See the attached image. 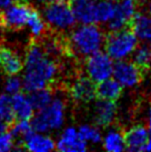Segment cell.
I'll return each mask as SVG.
<instances>
[{"label": "cell", "mask_w": 151, "mask_h": 152, "mask_svg": "<svg viewBox=\"0 0 151 152\" xmlns=\"http://www.w3.org/2000/svg\"><path fill=\"white\" fill-rule=\"evenodd\" d=\"M86 71L88 77L96 83L106 80L111 77L113 72L112 58L108 53L100 50L87 57Z\"/></svg>", "instance_id": "7"}, {"label": "cell", "mask_w": 151, "mask_h": 152, "mask_svg": "<svg viewBox=\"0 0 151 152\" xmlns=\"http://www.w3.org/2000/svg\"><path fill=\"white\" fill-rule=\"evenodd\" d=\"M0 119L7 123L9 127L17 120L13 112L11 98L6 93L0 96Z\"/></svg>", "instance_id": "25"}, {"label": "cell", "mask_w": 151, "mask_h": 152, "mask_svg": "<svg viewBox=\"0 0 151 152\" xmlns=\"http://www.w3.org/2000/svg\"><path fill=\"white\" fill-rule=\"evenodd\" d=\"M68 37L72 57H88L101 49L105 43L103 31L95 23L82 25L72 30Z\"/></svg>", "instance_id": "2"}, {"label": "cell", "mask_w": 151, "mask_h": 152, "mask_svg": "<svg viewBox=\"0 0 151 152\" xmlns=\"http://www.w3.org/2000/svg\"><path fill=\"white\" fill-rule=\"evenodd\" d=\"M15 139L10 132H4L0 134V151H10L15 149Z\"/></svg>", "instance_id": "28"}, {"label": "cell", "mask_w": 151, "mask_h": 152, "mask_svg": "<svg viewBox=\"0 0 151 152\" xmlns=\"http://www.w3.org/2000/svg\"><path fill=\"white\" fill-rule=\"evenodd\" d=\"M25 64L26 73L22 86L26 91L31 92L42 88L57 90L61 71L60 59L52 57L47 51L41 39L30 38L26 47Z\"/></svg>", "instance_id": "1"}, {"label": "cell", "mask_w": 151, "mask_h": 152, "mask_svg": "<svg viewBox=\"0 0 151 152\" xmlns=\"http://www.w3.org/2000/svg\"><path fill=\"white\" fill-rule=\"evenodd\" d=\"M56 149V142L48 135L36 134L31 132L21 142V150L34 152H47Z\"/></svg>", "instance_id": "16"}, {"label": "cell", "mask_w": 151, "mask_h": 152, "mask_svg": "<svg viewBox=\"0 0 151 152\" xmlns=\"http://www.w3.org/2000/svg\"><path fill=\"white\" fill-rule=\"evenodd\" d=\"M103 149L107 151L111 152H119L126 149V144H125V137H123V132L117 130V129H112L110 130L103 138Z\"/></svg>", "instance_id": "21"}, {"label": "cell", "mask_w": 151, "mask_h": 152, "mask_svg": "<svg viewBox=\"0 0 151 152\" xmlns=\"http://www.w3.org/2000/svg\"><path fill=\"white\" fill-rule=\"evenodd\" d=\"M149 131H151V109H150V111H149Z\"/></svg>", "instance_id": "34"}, {"label": "cell", "mask_w": 151, "mask_h": 152, "mask_svg": "<svg viewBox=\"0 0 151 152\" xmlns=\"http://www.w3.org/2000/svg\"><path fill=\"white\" fill-rule=\"evenodd\" d=\"M56 149L62 152H84L87 150V143L80 138L76 129L67 128L56 143Z\"/></svg>", "instance_id": "12"}, {"label": "cell", "mask_w": 151, "mask_h": 152, "mask_svg": "<svg viewBox=\"0 0 151 152\" xmlns=\"http://www.w3.org/2000/svg\"><path fill=\"white\" fill-rule=\"evenodd\" d=\"M105 50L114 60H122L138 47V38L130 28L111 30L105 38Z\"/></svg>", "instance_id": "3"}, {"label": "cell", "mask_w": 151, "mask_h": 152, "mask_svg": "<svg viewBox=\"0 0 151 152\" xmlns=\"http://www.w3.org/2000/svg\"><path fill=\"white\" fill-rule=\"evenodd\" d=\"M13 112L17 119L20 120H31L34 117V107L30 102L29 98H27L23 93H15L11 98Z\"/></svg>", "instance_id": "19"}, {"label": "cell", "mask_w": 151, "mask_h": 152, "mask_svg": "<svg viewBox=\"0 0 151 152\" xmlns=\"http://www.w3.org/2000/svg\"><path fill=\"white\" fill-rule=\"evenodd\" d=\"M129 28L136 34L138 39L151 42V15L137 13Z\"/></svg>", "instance_id": "18"}, {"label": "cell", "mask_w": 151, "mask_h": 152, "mask_svg": "<svg viewBox=\"0 0 151 152\" xmlns=\"http://www.w3.org/2000/svg\"><path fill=\"white\" fill-rule=\"evenodd\" d=\"M27 25L29 26L30 29H31L32 37L37 39L42 38L50 30V27L47 23L46 20L42 18L40 11L37 8H34V6H31L29 19H28V23Z\"/></svg>", "instance_id": "20"}, {"label": "cell", "mask_w": 151, "mask_h": 152, "mask_svg": "<svg viewBox=\"0 0 151 152\" xmlns=\"http://www.w3.org/2000/svg\"><path fill=\"white\" fill-rule=\"evenodd\" d=\"M54 91L55 90L51 88H42L31 91L29 96V100L32 107H34V109L37 110V111H40L43 108H46L52 101Z\"/></svg>", "instance_id": "22"}, {"label": "cell", "mask_w": 151, "mask_h": 152, "mask_svg": "<svg viewBox=\"0 0 151 152\" xmlns=\"http://www.w3.org/2000/svg\"><path fill=\"white\" fill-rule=\"evenodd\" d=\"M112 75L122 87H134L143 79V72L133 62L122 60L113 66Z\"/></svg>", "instance_id": "10"}, {"label": "cell", "mask_w": 151, "mask_h": 152, "mask_svg": "<svg viewBox=\"0 0 151 152\" xmlns=\"http://www.w3.org/2000/svg\"><path fill=\"white\" fill-rule=\"evenodd\" d=\"M133 64L143 72L147 73L151 69V46L142 45L133 51Z\"/></svg>", "instance_id": "23"}, {"label": "cell", "mask_w": 151, "mask_h": 152, "mask_svg": "<svg viewBox=\"0 0 151 152\" xmlns=\"http://www.w3.org/2000/svg\"><path fill=\"white\" fill-rule=\"evenodd\" d=\"M23 61L12 48L0 45V71L7 77L16 76L22 70Z\"/></svg>", "instance_id": "11"}, {"label": "cell", "mask_w": 151, "mask_h": 152, "mask_svg": "<svg viewBox=\"0 0 151 152\" xmlns=\"http://www.w3.org/2000/svg\"><path fill=\"white\" fill-rule=\"evenodd\" d=\"M139 0H116V10L108 21L110 30L129 28L132 19L137 15Z\"/></svg>", "instance_id": "8"}, {"label": "cell", "mask_w": 151, "mask_h": 152, "mask_svg": "<svg viewBox=\"0 0 151 152\" xmlns=\"http://www.w3.org/2000/svg\"><path fill=\"white\" fill-rule=\"evenodd\" d=\"M21 88H22V81L20 80V78L15 76L8 77V79L6 81V91L8 94H15V93L20 92Z\"/></svg>", "instance_id": "27"}, {"label": "cell", "mask_w": 151, "mask_h": 152, "mask_svg": "<svg viewBox=\"0 0 151 152\" xmlns=\"http://www.w3.org/2000/svg\"><path fill=\"white\" fill-rule=\"evenodd\" d=\"M126 149L129 151H142L146 150L149 132L142 124H137L123 132Z\"/></svg>", "instance_id": "13"}, {"label": "cell", "mask_w": 151, "mask_h": 152, "mask_svg": "<svg viewBox=\"0 0 151 152\" xmlns=\"http://www.w3.org/2000/svg\"><path fill=\"white\" fill-rule=\"evenodd\" d=\"M66 103L62 99L57 98L31 119V128L37 132L56 130L62 126L65 121Z\"/></svg>", "instance_id": "4"}, {"label": "cell", "mask_w": 151, "mask_h": 152, "mask_svg": "<svg viewBox=\"0 0 151 152\" xmlns=\"http://www.w3.org/2000/svg\"><path fill=\"white\" fill-rule=\"evenodd\" d=\"M4 28H2V26L0 25V41L2 40V37H4Z\"/></svg>", "instance_id": "33"}, {"label": "cell", "mask_w": 151, "mask_h": 152, "mask_svg": "<svg viewBox=\"0 0 151 152\" xmlns=\"http://www.w3.org/2000/svg\"><path fill=\"white\" fill-rule=\"evenodd\" d=\"M122 86L116 79H106L96 87V97L102 100L117 101L122 96Z\"/></svg>", "instance_id": "17"}, {"label": "cell", "mask_w": 151, "mask_h": 152, "mask_svg": "<svg viewBox=\"0 0 151 152\" xmlns=\"http://www.w3.org/2000/svg\"><path fill=\"white\" fill-rule=\"evenodd\" d=\"M13 4H15V0H0V10L8 8Z\"/></svg>", "instance_id": "29"}, {"label": "cell", "mask_w": 151, "mask_h": 152, "mask_svg": "<svg viewBox=\"0 0 151 152\" xmlns=\"http://www.w3.org/2000/svg\"><path fill=\"white\" fill-rule=\"evenodd\" d=\"M8 129H9L8 124L0 119V134H2V133H4V132H7Z\"/></svg>", "instance_id": "30"}, {"label": "cell", "mask_w": 151, "mask_h": 152, "mask_svg": "<svg viewBox=\"0 0 151 152\" xmlns=\"http://www.w3.org/2000/svg\"><path fill=\"white\" fill-rule=\"evenodd\" d=\"M31 6L32 4L30 2L13 4L8 8L0 10V25L8 31H19L23 29L28 23Z\"/></svg>", "instance_id": "6"}, {"label": "cell", "mask_w": 151, "mask_h": 152, "mask_svg": "<svg viewBox=\"0 0 151 152\" xmlns=\"http://www.w3.org/2000/svg\"><path fill=\"white\" fill-rule=\"evenodd\" d=\"M34 1L39 2V4H48V2H50V1H54V0H34ZM59 1H68V0H59Z\"/></svg>", "instance_id": "31"}, {"label": "cell", "mask_w": 151, "mask_h": 152, "mask_svg": "<svg viewBox=\"0 0 151 152\" xmlns=\"http://www.w3.org/2000/svg\"><path fill=\"white\" fill-rule=\"evenodd\" d=\"M45 20L52 30L61 31L72 28L77 19L72 11L70 0L59 1L54 0L45 4L43 8Z\"/></svg>", "instance_id": "5"}, {"label": "cell", "mask_w": 151, "mask_h": 152, "mask_svg": "<svg viewBox=\"0 0 151 152\" xmlns=\"http://www.w3.org/2000/svg\"><path fill=\"white\" fill-rule=\"evenodd\" d=\"M70 4L77 21L82 25L97 23L96 2L93 0H70Z\"/></svg>", "instance_id": "15"}, {"label": "cell", "mask_w": 151, "mask_h": 152, "mask_svg": "<svg viewBox=\"0 0 151 152\" xmlns=\"http://www.w3.org/2000/svg\"><path fill=\"white\" fill-rule=\"evenodd\" d=\"M80 138L86 141V142H92V143H99L101 141V133L98 130V128L89 126V124H84L79 128Z\"/></svg>", "instance_id": "26"}, {"label": "cell", "mask_w": 151, "mask_h": 152, "mask_svg": "<svg viewBox=\"0 0 151 152\" xmlns=\"http://www.w3.org/2000/svg\"><path fill=\"white\" fill-rule=\"evenodd\" d=\"M146 8H147V12L149 13V15H151V0H147Z\"/></svg>", "instance_id": "32"}, {"label": "cell", "mask_w": 151, "mask_h": 152, "mask_svg": "<svg viewBox=\"0 0 151 152\" xmlns=\"http://www.w3.org/2000/svg\"><path fill=\"white\" fill-rule=\"evenodd\" d=\"M96 82L89 77L80 76L69 86V96L78 104H87L96 97Z\"/></svg>", "instance_id": "9"}, {"label": "cell", "mask_w": 151, "mask_h": 152, "mask_svg": "<svg viewBox=\"0 0 151 152\" xmlns=\"http://www.w3.org/2000/svg\"><path fill=\"white\" fill-rule=\"evenodd\" d=\"M117 114L116 101L98 99L93 110V120L99 127H109L112 124Z\"/></svg>", "instance_id": "14"}, {"label": "cell", "mask_w": 151, "mask_h": 152, "mask_svg": "<svg viewBox=\"0 0 151 152\" xmlns=\"http://www.w3.org/2000/svg\"><path fill=\"white\" fill-rule=\"evenodd\" d=\"M116 10V0H100L96 2V22H108Z\"/></svg>", "instance_id": "24"}]
</instances>
